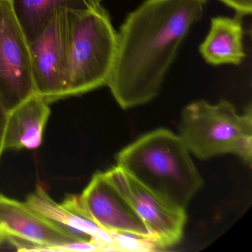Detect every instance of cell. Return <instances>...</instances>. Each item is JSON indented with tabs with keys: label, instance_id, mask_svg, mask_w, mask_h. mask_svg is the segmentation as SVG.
<instances>
[{
	"label": "cell",
	"instance_id": "3957f363",
	"mask_svg": "<svg viewBox=\"0 0 252 252\" xmlns=\"http://www.w3.org/2000/svg\"><path fill=\"white\" fill-rule=\"evenodd\" d=\"M178 136L189 152L200 160L232 154L251 165L252 108L240 115L225 100L215 104L194 101L183 110Z\"/></svg>",
	"mask_w": 252,
	"mask_h": 252
},
{
	"label": "cell",
	"instance_id": "7a4b0ae2",
	"mask_svg": "<svg viewBox=\"0 0 252 252\" xmlns=\"http://www.w3.org/2000/svg\"><path fill=\"white\" fill-rule=\"evenodd\" d=\"M116 161L146 188L183 210L203 185L189 152L169 129H156L140 137L118 153Z\"/></svg>",
	"mask_w": 252,
	"mask_h": 252
},
{
	"label": "cell",
	"instance_id": "5bb4252c",
	"mask_svg": "<svg viewBox=\"0 0 252 252\" xmlns=\"http://www.w3.org/2000/svg\"><path fill=\"white\" fill-rule=\"evenodd\" d=\"M116 251L147 252L157 248L154 242L135 234L113 232Z\"/></svg>",
	"mask_w": 252,
	"mask_h": 252
},
{
	"label": "cell",
	"instance_id": "9c48e42d",
	"mask_svg": "<svg viewBox=\"0 0 252 252\" xmlns=\"http://www.w3.org/2000/svg\"><path fill=\"white\" fill-rule=\"evenodd\" d=\"M78 200L85 213L103 229L153 241L147 227L106 172L95 173Z\"/></svg>",
	"mask_w": 252,
	"mask_h": 252
},
{
	"label": "cell",
	"instance_id": "8fae6325",
	"mask_svg": "<svg viewBox=\"0 0 252 252\" xmlns=\"http://www.w3.org/2000/svg\"><path fill=\"white\" fill-rule=\"evenodd\" d=\"M49 104L34 94L9 112L4 150H34L40 147L51 115Z\"/></svg>",
	"mask_w": 252,
	"mask_h": 252
},
{
	"label": "cell",
	"instance_id": "ba28073f",
	"mask_svg": "<svg viewBox=\"0 0 252 252\" xmlns=\"http://www.w3.org/2000/svg\"><path fill=\"white\" fill-rule=\"evenodd\" d=\"M0 231L23 252H51L68 243L91 242L42 216L26 202L4 195L0 198Z\"/></svg>",
	"mask_w": 252,
	"mask_h": 252
},
{
	"label": "cell",
	"instance_id": "7c38bea8",
	"mask_svg": "<svg viewBox=\"0 0 252 252\" xmlns=\"http://www.w3.org/2000/svg\"><path fill=\"white\" fill-rule=\"evenodd\" d=\"M199 51L203 60L212 65H240L245 57L243 29L240 17H216Z\"/></svg>",
	"mask_w": 252,
	"mask_h": 252
},
{
	"label": "cell",
	"instance_id": "277c9868",
	"mask_svg": "<svg viewBox=\"0 0 252 252\" xmlns=\"http://www.w3.org/2000/svg\"><path fill=\"white\" fill-rule=\"evenodd\" d=\"M117 32L102 5L76 13L72 26L64 98L107 85L117 51Z\"/></svg>",
	"mask_w": 252,
	"mask_h": 252
},
{
	"label": "cell",
	"instance_id": "2e32d148",
	"mask_svg": "<svg viewBox=\"0 0 252 252\" xmlns=\"http://www.w3.org/2000/svg\"><path fill=\"white\" fill-rule=\"evenodd\" d=\"M8 113L2 107L0 103V158L4 150V138H5V127H6L7 119Z\"/></svg>",
	"mask_w": 252,
	"mask_h": 252
},
{
	"label": "cell",
	"instance_id": "30bf717a",
	"mask_svg": "<svg viewBox=\"0 0 252 252\" xmlns=\"http://www.w3.org/2000/svg\"><path fill=\"white\" fill-rule=\"evenodd\" d=\"M26 202L42 216L97 243L103 250L116 251L113 232L103 229L85 213L79 205L78 195H67L63 203H58L44 187L37 185Z\"/></svg>",
	"mask_w": 252,
	"mask_h": 252
},
{
	"label": "cell",
	"instance_id": "6da1fadb",
	"mask_svg": "<svg viewBox=\"0 0 252 252\" xmlns=\"http://www.w3.org/2000/svg\"><path fill=\"white\" fill-rule=\"evenodd\" d=\"M206 0H145L117 32V51L107 82L122 108L142 105L158 94Z\"/></svg>",
	"mask_w": 252,
	"mask_h": 252
},
{
	"label": "cell",
	"instance_id": "ac0fdd59",
	"mask_svg": "<svg viewBox=\"0 0 252 252\" xmlns=\"http://www.w3.org/2000/svg\"><path fill=\"white\" fill-rule=\"evenodd\" d=\"M2 196H3V195H2V194H1V193H0V198H1V197H2Z\"/></svg>",
	"mask_w": 252,
	"mask_h": 252
},
{
	"label": "cell",
	"instance_id": "8992f818",
	"mask_svg": "<svg viewBox=\"0 0 252 252\" xmlns=\"http://www.w3.org/2000/svg\"><path fill=\"white\" fill-rule=\"evenodd\" d=\"M34 94L29 41L10 0H0V103L9 113Z\"/></svg>",
	"mask_w": 252,
	"mask_h": 252
},
{
	"label": "cell",
	"instance_id": "e0dca14e",
	"mask_svg": "<svg viewBox=\"0 0 252 252\" xmlns=\"http://www.w3.org/2000/svg\"><path fill=\"white\" fill-rule=\"evenodd\" d=\"M5 240H7L5 234L2 232V231H0V245H2V243L5 242Z\"/></svg>",
	"mask_w": 252,
	"mask_h": 252
},
{
	"label": "cell",
	"instance_id": "4fadbf2b",
	"mask_svg": "<svg viewBox=\"0 0 252 252\" xmlns=\"http://www.w3.org/2000/svg\"><path fill=\"white\" fill-rule=\"evenodd\" d=\"M103 0H10L11 8L29 43L43 32L53 14L60 8L88 11L101 6Z\"/></svg>",
	"mask_w": 252,
	"mask_h": 252
},
{
	"label": "cell",
	"instance_id": "9a60e30c",
	"mask_svg": "<svg viewBox=\"0 0 252 252\" xmlns=\"http://www.w3.org/2000/svg\"><path fill=\"white\" fill-rule=\"evenodd\" d=\"M235 11L238 17L250 15L252 11V0H218Z\"/></svg>",
	"mask_w": 252,
	"mask_h": 252
},
{
	"label": "cell",
	"instance_id": "5b68a950",
	"mask_svg": "<svg viewBox=\"0 0 252 252\" xmlns=\"http://www.w3.org/2000/svg\"><path fill=\"white\" fill-rule=\"evenodd\" d=\"M76 13L57 9L40 36L29 43L36 94L49 104L64 98V75Z\"/></svg>",
	"mask_w": 252,
	"mask_h": 252
},
{
	"label": "cell",
	"instance_id": "52a82bcc",
	"mask_svg": "<svg viewBox=\"0 0 252 252\" xmlns=\"http://www.w3.org/2000/svg\"><path fill=\"white\" fill-rule=\"evenodd\" d=\"M106 173L147 227L158 248L179 243L187 222L186 210L171 206L119 166Z\"/></svg>",
	"mask_w": 252,
	"mask_h": 252
}]
</instances>
